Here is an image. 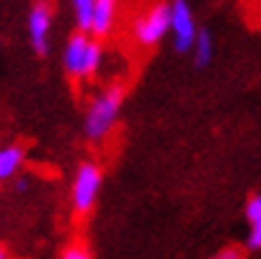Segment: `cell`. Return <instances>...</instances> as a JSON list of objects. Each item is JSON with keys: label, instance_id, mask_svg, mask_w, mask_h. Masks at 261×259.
Segmentation results:
<instances>
[{"label": "cell", "instance_id": "cell-5", "mask_svg": "<svg viewBox=\"0 0 261 259\" xmlns=\"http://www.w3.org/2000/svg\"><path fill=\"white\" fill-rule=\"evenodd\" d=\"M53 21H55V10L50 0H36L31 10H29L27 19V31H29V43L34 48L36 55L50 53V34H53Z\"/></svg>", "mask_w": 261, "mask_h": 259}, {"label": "cell", "instance_id": "cell-13", "mask_svg": "<svg viewBox=\"0 0 261 259\" xmlns=\"http://www.w3.org/2000/svg\"><path fill=\"white\" fill-rule=\"evenodd\" d=\"M216 259H242L245 254H242L240 247H223L219 254H214Z\"/></svg>", "mask_w": 261, "mask_h": 259}, {"label": "cell", "instance_id": "cell-16", "mask_svg": "<svg viewBox=\"0 0 261 259\" xmlns=\"http://www.w3.org/2000/svg\"><path fill=\"white\" fill-rule=\"evenodd\" d=\"M0 48H3V41H0Z\"/></svg>", "mask_w": 261, "mask_h": 259}, {"label": "cell", "instance_id": "cell-15", "mask_svg": "<svg viewBox=\"0 0 261 259\" xmlns=\"http://www.w3.org/2000/svg\"><path fill=\"white\" fill-rule=\"evenodd\" d=\"M5 257H7V250H5L3 245H0V259H5Z\"/></svg>", "mask_w": 261, "mask_h": 259}, {"label": "cell", "instance_id": "cell-6", "mask_svg": "<svg viewBox=\"0 0 261 259\" xmlns=\"http://www.w3.org/2000/svg\"><path fill=\"white\" fill-rule=\"evenodd\" d=\"M197 21H195L193 7L188 0H171V36L173 50L186 55L193 50V43L197 38Z\"/></svg>", "mask_w": 261, "mask_h": 259}, {"label": "cell", "instance_id": "cell-14", "mask_svg": "<svg viewBox=\"0 0 261 259\" xmlns=\"http://www.w3.org/2000/svg\"><path fill=\"white\" fill-rule=\"evenodd\" d=\"M17 191H19V193H27L29 191V178L27 176H19V178H17Z\"/></svg>", "mask_w": 261, "mask_h": 259}, {"label": "cell", "instance_id": "cell-7", "mask_svg": "<svg viewBox=\"0 0 261 259\" xmlns=\"http://www.w3.org/2000/svg\"><path fill=\"white\" fill-rule=\"evenodd\" d=\"M119 0H95L93 3V19H90V34L102 41L105 36L112 34L117 24Z\"/></svg>", "mask_w": 261, "mask_h": 259}, {"label": "cell", "instance_id": "cell-1", "mask_svg": "<svg viewBox=\"0 0 261 259\" xmlns=\"http://www.w3.org/2000/svg\"><path fill=\"white\" fill-rule=\"evenodd\" d=\"M126 100V88L121 83H112L105 90H100L93 100H90L86 116H83V133L90 143H102L110 138L121 114Z\"/></svg>", "mask_w": 261, "mask_h": 259}, {"label": "cell", "instance_id": "cell-11", "mask_svg": "<svg viewBox=\"0 0 261 259\" xmlns=\"http://www.w3.org/2000/svg\"><path fill=\"white\" fill-rule=\"evenodd\" d=\"M93 3L95 0H71L74 7V21L83 31H90V19H93Z\"/></svg>", "mask_w": 261, "mask_h": 259}, {"label": "cell", "instance_id": "cell-9", "mask_svg": "<svg viewBox=\"0 0 261 259\" xmlns=\"http://www.w3.org/2000/svg\"><path fill=\"white\" fill-rule=\"evenodd\" d=\"M24 157H27V152H24L21 145H5V148H0V181L17 176L21 164H24Z\"/></svg>", "mask_w": 261, "mask_h": 259}, {"label": "cell", "instance_id": "cell-4", "mask_svg": "<svg viewBox=\"0 0 261 259\" xmlns=\"http://www.w3.org/2000/svg\"><path fill=\"white\" fill-rule=\"evenodd\" d=\"M171 34V3H157L133 24V38L143 48H154Z\"/></svg>", "mask_w": 261, "mask_h": 259}, {"label": "cell", "instance_id": "cell-2", "mask_svg": "<svg viewBox=\"0 0 261 259\" xmlns=\"http://www.w3.org/2000/svg\"><path fill=\"white\" fill-rule=\"evenodd\" d=\"M102 62H105V48L100 38H95L90 31H83V29H79V31L69 36L62 53V67L69 79H74V81L95 79L100 67H102Z\"/></svg>", "mask_w": 261, "mask_h": 259}, {"label": "cell", "instance_id": "cell-12", "mask_svg": "<svg viewBox=\"0 0 261 259\" xmlns=\"http://www.w3.org/2000/svg\"><path fill=\"white\" fill-rule=\"evenodd\" d=\"M60 257L62 259H90L93 252H90V247L83 245V243H71V245L64 247Z\"/></svg>", "mask_w": 261, "mask_h": 259}, {"label": "cell", "instance_id": "cell-8", "mask_svg": "<svg viewBox=\"0 0 261 259\" xmlns=\"http://www.w3.org/2000/svg\"><path fill=\"white\" fill-rule=\"evenodd\" d=\"M245 219L249 224V233H247V250L259 252L261 250V193L252 195L245 205Z\"/></svg>", "mask_w": 261, "mask_h": 259}, {"label": "cell", "instance_id": "cell-10", "mask_svg": "<svg viewBox=\"0 0 261 259\" xmlns=\"http://www.w3.org/2000/svg\"><path fill=\"white\" fill-rule=\"evenodd\" d=\"M193 57H195V64H197L199 69H204L212 64L214 60V36L212 31H206V29H199L197 31V38H195L193 43Z\"/></svg>", "mask_w": 261, "mask_h": 259}, {"label": "cell", "instance_id": "cell-3", "mask_svg": "<svg viewBox=\"0 0 261 259\" xmlns=\"http://www.w3.org/2000/svg\"><path fill=\"white\" fill-rule=\"evenodd\" d=\"M102 191V169L95 162H81L71 183V209L76 217H88Z\"/></svg>", "mask_w": 261, "mask_h": 259}]
</instances>
